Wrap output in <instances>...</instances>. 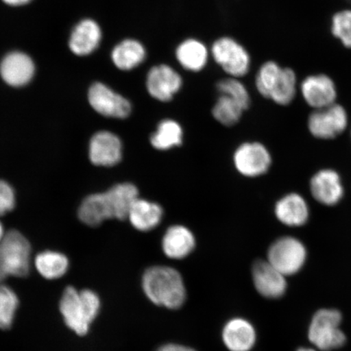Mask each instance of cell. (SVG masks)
I'll list each match as a JSON object with an SVG mask.
<instances>
[{
    "instance_id": "obj_1",
    "label": "cell",
    "mask_w": 351,
    "mask_h": 351,
    "mask_svg": "<svg viewBox=\"0 0 351 351\" xmlns=\"http://www.w3.org/2000/svg\"><path fill=\"white\" fill-rule=\"evenodd\" d=\"M138 199V190L133 184L121 183L107 192L86 197L78 210L81 221L97 226L107 219H128L130 210Z\"/></svg>"
},
{
    "instance_id": "obj_2",
    "label": "cell",
    "mask_w": 351,
    "mask_h": 351,
    "mask_svg": "<svg viewBox=\"0 0 351 351\" xmlns=\"http://www.w3.org/2000/svg\"><path fill=\"white\" fill-rule=\"evenodd\" d=\"M143 289L154 304L168 309L177 310L186 300V289L182 275L169 266L149 267L143 276Z\"/></svg>"
},
{
    "instance_id": "obj_3",
    "label": "cell",
    "mask_w": 351,
    "mask_h": 351,
    "mask_svg": "<svg viewBox=\"0 0 351 351\" xmlns=\"http://www.w3.org/2000/svg\"><path fill=\"white\" fill-rule=\"evenodd\" d=\"M100 308L99 298L90 289L77 291L75 288L65 289L60 302V309L67 326L77 335L84 336L97 317Z\"/></svg>"
},
{
    "instance_id": "obj_4",
    "label": "cell",
    "mask_w": 351,
    "mask_h": 351,
    "mask_svg": "<svg viewBox=\"0 0 351 351\" xmlns=\"http://www.w3.org/2000/svg\"><path fill=\"white\" fill-rule=\"evenodd\" d=\"M32 247L19 231L11 230L0 243V283L8 276L25 278L29 274Z\"/></svg>"
},
{
    "instance_id": "obj_5",
    "label": "cell",
    "mask_w": 351,
    "mask_h": 351,
    "mask_svg": "<svg viewBox=\"0 0 351 351\" xmlns=\"http://www.w3.org/2000/svg\"><path fill=\"white\" fill-rule=\"evenodd\" d=\"M341 314L335 309H322L315 314L308 330L309 340L315 348L329 351L341 348L346 342L340 328Z\"/></svg>"
},
{
    "instance_id": "obj_6",
    "label": "cell",
    "mask_w": 351,
    "mask_h": 351,
    "mask_svg": "<svg viewBox=\"0 0 351 351\" xmlns=\"http://www.w3.org/2000/svg\"><path fill=\"white\" fill-rule=\"evenodd\" d=\"M306 250L302 241L293 237H282L270 245L267 262L284 276L295 275L305 265Z\"/></svg>"
},
{
    "instance_id": "obj_7",
    "label": "cell",
    "mask_w": 351,
    "mask_h": 351,
    "mask_svg": "<svg viewBox=\"0 0 351 351\" xmlns=\"http://www.w3.org/2000/svg\"><path fill=\"white\" fill-rule=\"evenodd\" d=\"M212 54L215 61L232 77L245 76L251 67L247 51L234 38L218 39L213 45Z\"/></svg>"
},
{
    "instance_id": "obj_8",
    "label": "cell",
    "mask_w": 351,
    "mask_h": 351,
    "mask_svg": "<svg viewBox=\"0 0 351 351\" xmlns=\"http://www.w3.org/2000/svg\"><path fill=\"white\" fill-rule=\"evenodd\" d=\"M234 163L238 172L247 178L265 174L271 165L269 150L260 143H245L236 149Z\"/></svg>"
},
{
    "instance_id": "obj_9",
    "label": "cell",
    "mask_w": 351,
    "mask_h": 351,
    "mask_svg": "<svg viewBox=\"0 0 351 351\" xmlns=\"http://www.w3.org/2000/svg\"><path fill=\"white\" fill-rule=\"evenodd\" d=\"M348 114L341 105L315 109L309 117L308 128L314 137L332 139L337 137L348 126Z\"/></svg>"
},
{
    "instance_id": "obj_10",
    "label": "cell",
    "mask_w": 351,
    "mask_h": 351,
    "mask_svg": "<svg viewBox=\"0 0 351 351\" xmlns=\"http://www.w3.org/2000/svg\"><path fill=\"white\" fill-rule=\"evenodd\" d=\"M90 104L101 115L124 119L131 112L129 100L102 83H95L88 93Z\"/></svg>"
},
{
    "instance_id": "obj_11",
    "label": "cell",
    "mask_w": 351,
    "mask_h": 351,
    "mask_svg": "<svg viewBox=\"0 0 351 351\" xmlns=\"http://www.w3.org/2000/svg\"><path fill=\"white\" fill-rule=\"evenodd\" d=\"M147 89L152 98L160 102H169L182 87V78L169 65L153 67L147 77Z\"/></svg>"
},
{
    "instance_id": "obj_12",
    "label": "cell",
    "mask_w": 351,
    "mask_h": 351,
    "mask_svg": "<svg viewBox=\"0 0 351 351\" xmlns=\"http://www.w3.org/2000/svg\"><path fill=\"white\" fill-rule=\"evenodd\" d=\"M254 287L261 295L271 300L282 297L287 289L285 276L267 261H257L252 267Z\"/></svg>"
},
{
    "instance_id": "obj_13",
    "label": "cell",
    "mask_w": 351,
    "mask_h": 351,
    "mask_svg": "<svg viewBox=\"0 0 351 351\" xmlns=\"http://www.w3.org/2000/svg\"><path fill=\"white\" fill-rule=\"evenodd\" d=\"M89 156L92 163L95 165H116L122 158L121 139L111 132H99L90 140Z\"/></svg>"
},
{
    "instance_id": "obj_14",
    "label": "cell",
    "mask_w": 351,
    "mask_h": 351,
    "mask_svg": "<svg viewBox=\"0 0 351 351\" xmlns=\"http://www.w3.org/2000/svg\"><path fill=\"white\" fill-rule=\"evenodd\" d=\"M301 91L307 104L315 109L335 104L337 89L335 82L324 74L306 77L302 82Z\"/></svg>"
},
{
    "instance_id": "obj_15",
    "label": "cell",
    "mask_w": 351,
    "mask_h": 351,
    "mask_svg": "<svg viewBox=\"0 0 351 351\" xmlns=\"http://www.w3.org/2000/svg\"><path fill=\"white\" fill-rule=\"evenodd\" d=\"M32 58L22 52H12L0 64V75L7 84L21 87L28 84L34 74Z\"/></svg>"
},
{
    "instance_id": "obj_16",
    "label": "cell",
    "mask_w": 351,
    "mask_h": 351,
    "mask_svg": "<svg viewBox=\"0 0 351 351\" xmlns=\"http://www.w3.org/2000/svg\"><path fill=\"white\" fill-rule=\"evenodd\" d=\"M310 186L315 199L326 206L339 204L344 195L340 176L331 169H324L315 174Z\"/></svg>"
},
{
    "instance_id": "obj_17",
    "label": "cell",
    "mask_w": 351,
    "mask_h": 351,
    "mask_svg": "<svg viewBox=\"0 0 351 351\" xmlns=\"http://www.w3.org/2000/svg\"><path fill=\"white\" fill-rule=\"evenodd\" d=\"M256 339V329L243 318L231 319L223 328L222 340L230 351H250Z\"/></svg>"
},
{
    "instance_id": "obj_18",
    "label": "cell",
    "mask_w": 351,
    "mask_h": 351,
    "mask_svg": "<svg viewBox=\"0 0 351 351\" xmlns=\"http://www.w3.org/2000/svg\"><path fill=\"white\" fill-rule=\"evenodd\" d=\"M196 239L187 227L175 225L169 227L162 239V250L172 260H183L194 251Z\"/></svg>"
},
{
    "instance_id": "obj_19",
    "label": "cell",
    "mask_w": 351,
    "mask_h": 351,
    "mask_svg": "<svg viewBox=\"0 0 351 351\" xmlns=\"http://www.w3.org/2000/svg\"><path fill=\"white\" fill-rule=\"evenodd\" d=\"M275 216L280 223L289 227L304 226L309 217L306 202L300 195L289 194L275 205Z\"/></svg>"
},
{
    "instance_id": "obj_20",
    "label": "cell",
    "mask_w": 351,
    "mask_h": 351,
    "mask_svg": "<svg viewBox=\"0 0 351 351\" xmlns=\"http://www.w3.org/2000/svg\"><path fill=\"white\" fill-rule=\"evenodd\" d=\"M101 29L93 20H83L73 29L69 39V47L74 54L86 56L98 47Z\"/></svg>"
},
{
    "instance_id": "obj_21",
    "label": "cell",
    "mask_w": 351,
    "mask_h": 351,
    "mask_svg": "<svg viewBox=\"0 0 351 351\" xmlns=\"http://www.w3.org/2000/svg\"><path fill=\"white\" fill-rule=\"evenodd\" d=\"M163 217L164 210L160 204L138 197L132 206L128 219L134 229L148 232L156 229Z\"/></svg>"
},
{
    "instance_id": "obj_22",
    "label": "cell",
    "mask_w": 351,
    "mask_h": 351,
    "mask_svg": "<svg viewBox=\"0 0 351 351\" xmlns=\"http://www.w3.org/2000/svg\"><path fill=\"white\" fill-rule=\"evenodd\" d=\"M176 57L188 71L199 72L208 63V51L203 43L190 38L180 44L176 50Z\"/></svg>"
},
{
    "instance_id": "obj_23",
    "label": "cell",
    "mask_w": 351,
    "mask_h": 351,
    "mask_svg": "<svg viewBox=\"0 0 351 351\" xmlns=\"http://www.w3.org/2000/svg\"><path fill=\"white\" fill-rule=\"evenodd\" d=\"M147 51L143 44L134 39H127L114 48L113 63L118 69L128 71L141 64L146 59Z\"/></svg>"
},
{
    "instance_id": "obj_24",
    "label": "cell",
    "mask_w": 351,
    "mask_h": 351,
    "mask_svg": "<svg viewBox=\"0 0 351 351\" xmlns=\"http://www.w3.org/2000/svg\"><path fill=\"white\" fill-rule=\"evenodd\" d=\"M152 146L159 151H169L181 146L183 143V129L178 121L165 119L157 125L150 138Z\"/></svg>"
},
{
    "instance_id": "obj_25",
    "label": "cell",
    "mask_w": 351,
    "mask_h": 351,
    "mask_svg": "<svg viewBox=\"0 0 351 351\" xmlns=\"http://www.w3.org/2000/svg\"><path fill=\"white\" fill-rule=\"evenodd\" d=\"M35 267L44 278L55 280L67 273L69 263L64 254L47 251L38 254L34 261Z\"/></svg>"
},
{
    "instance_id": "obj_26",
    "label": "cell",
    "mask_w": 351,
    "mask_h": 351,
    "mask_svg": "<svg viewBox=\"0 0 351 351\" xmlns=\"http://www.w3.org/2000/svg\"><path fill=\"white\" fill-rule=\"evenodd\" d=\"M245 110L236 100L226 95L219 96L213 108V116L219 123L226 126L238 123Z\"/></svg>"
},
{
    "instance_id": "obj_27",
    "label": "cell",
    "mask_w": 351,
    "mask_h": 351,
    "mask_svg": "<svg viewBox=\"0 0 351 351\" xmlns=\"http://www.w3.org/2000/svg\"><path fill=\"white\" fill-rule=\"evenodd\" d=\"M296 75L293 70L282 69L279 78L270 99L279 105H288L291 104L296 95Z\"/></svg>"
},
{
    "instance_id": "obj_28",
    "label": "cell",
    "mask_w": 351,
    "mask_h": 351,
    "mask_svg": "<svg viewBox=\"0 0 351 351\" xmlns=\"http://www.w3.org/2000/svg\"><path fill=\"white\" fill-rule=\"evenodd\" d=\"M282 71V68L273 61L263 64L258 70L256 80L258 93L263 97L269 99L276 83L278 82Z\"/></svg>"
},
{
    "instance_id": "obj_29",
    "label": "cell",
    "mask_w": 351,
    "mask_h": 351,
    "mask_svg": "<svg viewBox=\"0 0 351 351\" xmlns=\"http://www.w3.org/2000/svg\"><path fill=\"white\" fill-rule=\"evenodd\" d=\"M19 305L15 292L6 285H0V328H11Z\"/></svg>"
},
{
    "instance_id": "obj_30",
    "label": "cell",
    "mask_w": 351,
    "mask_h": 351,
    "mask_svg": "<svg viewBox=\"0 0 351 351\" xmlns=\"http://www.w3.org/2000/svg\"><path fill=\"white\" fill-rule=\"evenodd\" d=\"M217 88L219 94L230 96L245 110H247L251 104V97L247 88L238 79L234 77L223 79L217 83Z\"/></svg>"
},
{
    "instance_id": "obj_31",
    "label": "cell",
    "mask_w": 351,
    "mask_h": 351,
    "mask_svg": "<svg viewBox=\"0 0 351 351\" xmlns=\"http://www.w3.org/2000/svg\"><path fill=\"white\" fill-rule=\"evenodd\" d=\"M332 32L345 47L351 48V10L341 11L333 16Z\"/></svg>"
},
{
    "instance_id": "obj_32",
    "label": "cell",
    "mask_w": 351,
    "mask_h": 351,
    "mask_svg": "<svg viewBox=\"0 0 351 351\" xmlns=\"http://www.w3.org/2000/svg\"><path fill=\"white\" fill-rule=\"evenodd\" d=\"M14 191L6 182L0 180V217L11 212L15 207Z\"/></svg>"
},
{
    "instance_id": "obj_33",
    "label": "cell",
    "mask_w": 351,
    "mask_h": 351,
    "mask_svg": "<svg viewBox=\"0 0 351 351\" xmlns=\"http://www.w3.org/2000/svg\"><path fill=\"white\" fill-rule=\"evenodd\" d=\"M157 351H197L195 349L188 348V346L179 344H166L162 346Z\"/></svg>"
},
{
    "instance_id": "obj_34",
    "label": "cell",
    "mask_w": 351,
    "mask_h": 351,
    "mask_svg": "<svg viewBox=\"0 0 351 351\" xmlns=\"http://www.w3.org/2000/svg\"><path fill=\"white\" fill-rule=\"evenodd\" d=\"M3 1L8 4V5L21 6L28 3L29 2L32 1V0H3Z\"/></svg>"
},
{
    "instance_id": "obj_35",
    "label": "cell",
    "mask_w": 351,
    "mask_h": 351,
    "mask_svg": "<svg viewBox=\"0 0 351 351\" xmlns=\"http://www.w3.org/2000/svg\"><path fill=\"white\" fill-rule=\"evenodd\" d=\"M5 234H4L3 226L1 223V222H0V243H1L2 240L4 238V236H5Z\"/></svg>"
},
{
    "instance_id": "obj_36",
    "label": "cell",
    "mask_w": 351,
    "mask_h": 351,
    "mask_svg": "<svg viewBox=\"0 0 351 351\" xmlns=\"http://www.w3.org/2000/svg\"><path fill=\"white\" fill-rule=\"evenodd\" d=\"M297 351H315V350L313 349H311V348H300V349H298Z\"/></svg>"
}]
</instances>
